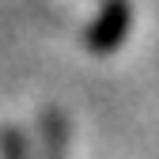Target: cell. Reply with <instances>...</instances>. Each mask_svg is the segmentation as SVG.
<instances>
[{
	"label": "cell",
	"mask_w": 159,
	"mask_h": 159,
	"mask_svg": "<svg viewBox=\"0 0 159 159\" xmlns=\"http://www.w3.org/2000/svg\"><path fill=\"white\" fill-rule=\"evenodd\" d=\"M46 159H65V121H61V114L46 117Z\"/></svg>",
	"instance_id": "cell-1"
},
{
	"label": "cell",
	"mask_w": 159,
	"mask_h": 159,
	"mask_svg": "<svg viewBox=\"0 0 159 159\" xmlns=\"http://www.w3.org/2000/svg\"><path fill=\"white\" fill-rule=\"evenodd\" d=\"M4 159H23V140H19V133H4Z\"/></svg>",
	"instance_id": "cell-2"
}]
</instances>
